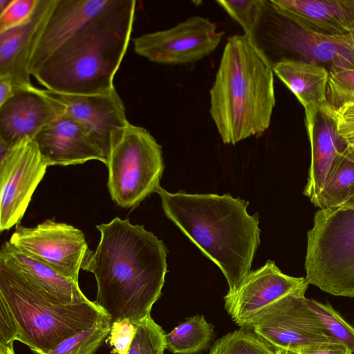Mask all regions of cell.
Listing matches in <instances>:
<instances>
[{
    "label": "cell",
    "mask_w": 354,
    "mask_h": 354,
    "mask_svg": "<svg viewBox=\"0 0 354 354\" xmlns=\"http://www.w3.org/2000/svg\"><path fill=\"white\" fill-rule=\"evenodd\" d=\"M100 239L88 250L82 269L97 284L94 302L111 323L127 318L136 324L151 315L162 295L167 272V248L144 225L115 217L96 225Z\"/></svg>",
    "instance_id": "cell-1"
},
{
    "label": "cell",
    "mask_w": 354,
    "mask_h": 354,
    "mask_svg": "<svg viewBox=\"0 0 354 354\" xmlns=\"http://www.w3.org/2000/svg\"><path fill=\"white\" fill-rule=\"evenodd\" d=\"M158 193L165 214L221 269L229 291L251 272L260 244L259 215H250L248 202L227 194Z\"/></svg>",
    "instance_id": "cell-2"
},
{
    "label": "cell",
    "mask_w": 354,
    "mask_h": 354,
    "mask_svg": "<svg viewBox=\"0 0 354 354\" xmlns=\"http://www.w3.org/2000/svg\"><path fill=\"white\" fill-rule=\"evenodd\" d=\"M274 71L252 39L228 38L209 91V114L225 144L263 134L275 106Z\"/></svg>",
    "instance_id": "cell-3"
},
{
    "label": "cell",
    "mask_w": 354,
    "mask_h": 354,
    "mask_svg": "<svg viewBox=\"0 0 354 354\" xmlns=\"http://www.w3.org/2000/svg\"><path fill=\"white\" fill-rule=\"evenodd\" d=\"M136 0H115L111 8L57 51L32 75L45 89L95 94L115 88L113 80L127 53Z\"/></svg>",
    "instance_id": "cell-4"
},
{
    "label": "cell",
    "mask_w": 354,
    "mask_h": 354,
    "mask_svg": "<svg viewBox=\"0 0 354 354\" xmlns=\"http://www.w3.org/2000/svg\"><path fill=\"white\" fill-rule=\"evenodd\" d=\"M106 322L110 317L94 301L54 300L0 263V342L17 340L41 354Z\"/></svg>",
    "instance_id": "cell-5"
},
{
    "label": "cell",
    "mask_w": 354,
    "mask_h": 354,
    "mask_svg": "<svg viewBox=\"0 0 354 354\" xmlns=\"http://www.w3.org/2000/svg\"><path fill=\"white\" fill-rule=\"evenodd\" d=\"M252 40L273 66L283 60L313 63L328 72L354 68V31L322 35L308 30L264 0Z\"/></svg>",
    "instance_id": "cell-6"
},
{
    "label": "cell",
    "mask_w": 354,
    "mask_h": 354,
    "mask_svg": "<svg viewBox=\"0 0 354 354\" xmlns=\"http://www.w3.org/2000/svg\"><path fill=\"white\" fill-rule=\"evenodd\" d=\"M305 279L335 296L354 297V208L319 209L307 233Z\"/></svg>",
    "instance_id": "cell-7"
},
{
    "label": "cell",
    "mask_w": 354,
    "mask_h": 354,
    "mask_svg": "<svg viewBox=\"0 0 354 354\" xmlns=\"http://www.w3.org/2000/svg\"><path fill=\"white\" fill-rule=\"evenodd\" d=\"M106 165L112 200L121 207H135L160 187L162 147L145 128L129 122L112 134Z\"/></svg>",
    "instance_id": "cell-8"
},
{
    "label": "cell",
    "mask_w": 354,
    "mask_h": 354,
    "mask_svg": "<svg viewBox=\"0 0 354 354\" xmlns=\"http://www.w3.org/2000/svg\"><path fill=\"white\" fill-rule=\"evenodd\" d=\"M308 286L306 283L266 306L246 328L274 349L296 351L312 344L336 342L310 307L305 296Z\"/></svg>",
    "instance_id": "cell-9"
},
{
    "label": "cell",
    "mask_w": 354,
    "mask_h": 354,
    "mask_svg": "<svg viewBox=\"0 0 354 354\" xmlns=\"http://www.w3.org/2000/svg\"><path fill=\"white\" fill-rule=\"evenodd\" d=\"M0 230L19 223L48 167L33 138L9 147L0 142Z\"/></svg>",
    "instance_id": "cell-10"
},
{
    "label": "cell",
    "mask_w": 354,
    "mask_h": 354,
    "mask_svg": "<svg viewBox=\"0 0 354 354\" xmlns=\"http://www.w3.org/2000/svg\"><path fill=\"white\" fill-rule=\"evenodd\" d=\"M224 35L209 19L193 16L171 28L137 37L133 39V48L137 55L152 62L187 64L209 55Z\"/></svg>",
    "instance_id": "cell-11"
},
{
    "label": "cell",
    "mask_w": 354,
    "mask_h": 354,
    "mask_svg": "<svg viewBox=\"0 0 354 354\" xmlns=\"http://www.w3.org/2000/svg\"><path fill=\"white\" fill-rule=\"evenodd\" d=\"M8 241L78 283L80 270L88 250L80 230L50 219L33 227L17 224Z\"/></svg>",
    "instance_id": "cell-12"
},
{
    "label": "cell",
    "mask_w": 354,
    "mask_h": 354,
    "mask_svg": "<svg viewBox=\"0 0 354 354\" xmlns=\"http://www.w3.org/2000/svg\"><path fill=\"white\" fill-rule=\"evenodd\" d=\"M115 2V0H54L32 53L31 75L57 51L109 10Z\"/></svg>",
    "instance_id": "cell-13"
},
{
    "label": "cell",
    "mask_w": 354,
    "mask_h": 354,
    "mask_svg": "<svg viewBox=\"0 0 354 354\" xmlns=\"http://www.w3.org/2000/svg\"><path fill=\"white\" fill-rule=\"evenodd\" d=\"M60 113L81 125L107 157L112 134L128 122L124 104L115 87L95 94H69L44 89Z\"/></svg>",
    "instance_id": "cell-14"
},
{
    "label": "cell",
    "mask_w": 354,
    "mask_h": 354,
    "mask_svg": "<svg viewBox=\"0 0 354 354\" xmlns=\"http://www.w3.org/2000/svg\"><path fill=\"white\" fill-rule=\"evenodd\" d=\"M306 283L304 277L284 274L268 260L251 271L237 288L228 290L224 297L225 309L238 326L246 328L261 310Z\"/></svg>",
    "instance_id": "cell-15"
},
{
    "label": "cell",
    "mask_w": 354,
    "mask_h": 354,
    "mask_svg": "<svg viewBox=\"0 0 354 354\" xmlns=\"http://www.w3.org/2000/svg\"><path fill=\"white\" fill-rule=\"evenodd\" d=\"M61 115L45 93L35 86L18 89L0 105V142L9 147L26 138H34Z\"/></svg>",
    "instance_id": "cell-16"
},
{
    "label": "cell",
    "mask_w": 354,
    "mask_h": 354,
    "mask_svg": "<svg viewBox=\"0 0 354 354\" xmlns=\"http://www.w3.org/2000/svg\"><path fill=\"white\" fill-rule=\"evenodd\" d=\"M305 115L311 161L304 194L314 203L344 153L346 144L338 133L334 110L328 105Z\"/></svg>",
    "instance_id": "cell-17"
},
{
    "label": "cell",
    "mask_w": 354,
    "mask_h": 354,
    "mask_svg": "<svg viewBox=\"0 0 354 354\" xmlns=\"http://www.w3.org/2000/svg\"><path fill=\"white\" fill-rule=\"evenodd\" d=\"M48 166H68L106 156L97 142L78 123L61 114L33 138Z\"/></svg>",
    "instance_id": "cell-18"
},
{
    "label": "cell",
    "mask_w": 354,
    "mask_h": 354,
    "mask_svg": "<svg viewBox=\"0 0 354 354\" xmlns=\"http://www.w3.org/2000/svg\"><path fill=\"white\" fill-rule=\"evenodd\" d=\"M54 0H39L32 17L22 25L0 34V75L10 77L16 89L29 88L32 53Z\"/></svg>",
    "instance_id": "cell-19"
},
{
    "label": "cell",
    "mask_w": 354,
    "mask_h": 354,
    "mask_svg": "<svg viewBox=\"0 0 354 354\" xmlns=\"http://www.w3.org/2000/svg\"><path fill=\"white\" fill-rule=\"evenodd\" d=\"M271 4L303 28L322 35L354 31V0H270Z\"/></svg>",
    "instance_id": "cell-20"
},
{
    "label": "cell",
    "mask_w": 354,
    "mask_h": 354,
    "mask_svg": "<svg viewBox=\"0 0 354 354\" xmlns=\"http://www.w3.org/2000/svg\"><path fill=\"white\" fill-rule=\"evenodd\" d=\"M0 263L15 272L50 298L63 303H80L88 299L79 283L58 273L50 266L18 247L5 242L0 251Z\"/></svg>",
    "instance_id": "cell-21"
},
{
    "label": "cell",
    "mask_w": 354,
    "mask_h": 354,
    "mask_svg": "<svg viewBox=\"0 0 354 354\" xmlns=\"http://www.w3.org/2000/svg\"><path fill=\"white\" fill-rule=\"evenodd\" d=\"M273 71L296 96L305 112L327 106L328 71L317 64L296 60L276 63Z\"/></svg>",
    "instance_id": "cell-22"
},
{
    "label": "cell",
    "mask_w": 354,
    "mask_h": 354,
    "mask_svg": "<svg viewBox=\"0 0 354 354\" xmlns=\"http://www.w3.org/2000/svg\"><path fill=\"white\" fill-rule=\"evenodd\" d=\"M214 337V326L203 315H195L165 335L166 349L174 354H199L209 347Z\"/></svg>",
    "instance_id": "cell-23"
},
{
    "label": "cell",
    "mask_w": 354,
    "mask_h": 354,
    "mask_svg": "<svg viewBox=\"0 0 354 354\" xmlns=\"http://www.w3.org/2000/svg\"><path fill=\"white\" fill-rule=\"evenodd\" d=\"M353 185L354 161L344 151L313 204L320 209L340 207L347 199Z\"/></svg>",
    "instance_id": "cell-24"
},
{
    "label": "cell",
    "mask_w": 354,
    "mask_h": 354,
    "mask_svg": "<svg viewBox=\"0 0 354 354\" xmlns=\"http://www.w3.org/2000/svg\"><path fill=\"white\" fill-rule=\"evenodd\" d=\"M209 354H276V352L252 330L241 328L218 339Z\"/></svg>",
    "instance_id": "cell-25"
},
{
    "label": "cell",
    "mask_w": 354,
    "mask_h": 354,
    "mask_svg": "<svg viewBox=\"0 0 354 354\" xmlns=\"http://www.w3.org/2000/svg\"><path fill=\"white\" fill-rule=\"evenodd\" d=\"M111 322L85 329L41 354H95L111 330Z\"/></svg>",
    "instance_id": "cell-26"
},
{
    "label": "cell",
    "mask_w": 354,
    "mask_h": 354,
    "mask_svg": "<svg viewBox=\"0 0 354 354\" xmlns=\"http://www.w3.org/2000/svg\"><path fill=\"white\" fill-rule=\"evenodd\" d=\"M308 304L334 339L354 354V327L329 304L308 299Z\"/></svg>",
    "instance_id": "cell-27"
},
{
    "label": "cell",
    "mask_w": 354,
    "mask_h": 354,
    "mask_svg": "<svg viewBox=\"0 0 354 354\" xmlns=\"http://www.w3.org/2000/svg\"><path fill=\"white\" fill-rule=\"evenodd\" d=\"M135 324L136 333L127 354H159L166 349V334L151 315Z\"/></svg>",
    "instance_id": "cell-28"
},
{
    "label": "cell",
    "mask_w": 354,
    "mask_h": 354,
    "mask_svg": "<svg viewBox=\"0 0 354 354\" xmlns=\"http://www.w3.org/2000/svg\"><path fill=\"white\" fill-rule=\"evenodd\" d=\"M216 3L243 28L251 38L259 21L264 0H218Z\"/></svg>",
    "instance_id": "cell-29"
},
{
    "label": "cell",
    "mask_w": 354,
    "mask_h": 354,
    "mask_svg": "<svg viewBox=\"0 0 354 354\" xmlns=\"http://www.w3.org/2000/svg\"><path fill=\"white\" fill-rule=\"evenodd\" d=\"M327 104L334 111L354 102V68H342L328 73Z\"/></svg>",
    "instance_id": "cell-30"
},
{
    "label": "cell",
    "mask_w": 354,
    "mask_h": 354,
    "mask_svg": "<svg viewBox=\"0 0 354 354\" xmlns=\"http://www.w3.org/2000/svg\"><path fill=\"white\" fill-rule=\"evenodd\" d=\"M39 0H12L0 13V34L28 21L34 15Z\"/></svg>",
    "instance_id": "cell-31"
},
{
    "label": "cell",
    "mask_w": 354,
    "mask_h": 354,
    "mask_svg": "<svg viewBox=\"0 0 354 354\" xmlns=\"http://www.w3.org/2000/svg\"><path fill=\"white\" fill-rule=\"evenodd\" d=\"M136 333V324L129 319L124 318L111 323L106 341L115 354H127Z\"/></svg>",
    "instance_id": "cell-32"
},
{
    "label": "cell",
    "mask_w": 354,
    "mask_h": 354,
    "mask_svg": "<svg viewBox=\"0 0 354 354\" xmlns=\"http://www.w3.org/2000/svg\"><path fill=\"white\" fill-rule=\"evenodd\" d=\"M295 351L300 354H352L346 346L336 342L312 344Z\"/></svg>",
    "instance_id": "cell-33"
},
{
    "label": "cell",
    "mask_w": 354,
    "mask_h": 354,
    "mask_svg": "<svg viewBox=\"0 0 354 354\" xmlns=\"http://www.w3.org/2000/svg\"><path fill=\"white\" fill-rule=\"evenodd\" d=\"M337 127H354V102L348 103L334 111Z\"/></svg>",
    "instance_id": "cell-34"
},
{
    "label": "cell",
    "mask_w": 354,
    "mask_h": 354,
    "mask_svg": "<svg viewBox=\"0 0 354 354\" xmlns=\"http://www.w3.org/2000/svg\"><path fill=\"white\" fill-rule=\"evenodd\" d=\"M337 130L346 144L345 153L354 161V127H337Z\"/></svg>",
    "instance_id": "cell-35"
},
{
    "label": "cell",
    "mask_w": 354,
    "mask_h": 354,
    "mask_svg": "<svg viewBox=\"0 0 354 354\" xmlns=\"http://www.w3.org/2000/svg\"><path fill=\"white\" fill-rule=\"evenodd\" d=\"M16 91L14 82L10 77L0 75V105L9 100Z\"/></svg>",
    "instance_id": "cell-36"
},
{
    "label": "cell",
    "mask_w": 354,
    "mask_h": 354,
    "mask_svg": "<svg viewBox=\"0 0 354 354\" xmlns=\"http://www.w3.org/2000/svg\"><path fill=\"white\" fill-rule=\"evenodd\" d=\"M14 342L4 343L0 342V354H16L13 346Z\"/></svg>",
    "instance_id": "cell-37"
},
{
    "label": "cell",
    "mask_w": 354,
    "mask_h": 354,
    "mask_svg": "<svg viewBox=\"0 0 354 354\" xmlns=\"http://www.w3.org/2000/svg\"><path fill=\"white\" fill-rule=\"evenodd\" d=\"M342 206L354 208V185L349 193L347 199L345 201V202Z\"/></svg>",
    "instance_id": "cell-38"
},
{
    "label": "cell",
    "mask_w": 354,
    "mask_h": 354,
    "mask_svg": "<svg viewBox=\"0 0 354 354\" xmlns=\"http://www.w3.org/2000/svg\"><path fill=\"white\" fill-rule=\"evenodd\" d=\"M276 354H300L295 351L288 350V349H282V348H278L274 349Z\"/></svg>",
    "instance_id": "cell-39"
},
{
    "label": "cell",
    "mask_w": 354,
    "mask_h": 354,
    "mask_svg": "<svg viewBox=\"0 0 354 354\" xmlns=\"http://www.w3.org/2000/svg\"><path fill=\"white\" fill-rule=\"evenodd\" d=\"M11 1L12 0H0V13L8 6Z\"/></svg>",
    "instance_id": "cell-40"
},
{
    "label": "cell",
    "mask_w": 354,
    "mask_h": 354,
    "mask_svg": "<svg viewBox=\"0 0 354 354\" xmlns=\"http://www.w3.org/2000/svg\"><path fill=\"white\" fill-rule=\"evenodd\" d=\"M159 354H164V351L160 352Z\"/></svg>",
    "instance_id": "cell-41"
}]
</instances>
